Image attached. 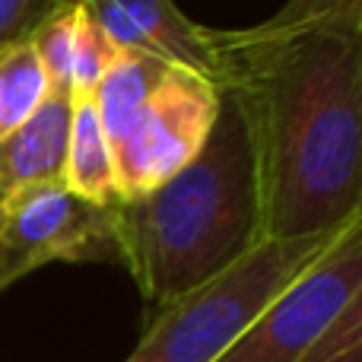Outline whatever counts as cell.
Here are the masks:
<instances>
[{"instance_id":"1","label":"cell","mask_w":362,"mask_h":362,"mask_svg":"<svg viewBox=\"0 0 362 362\" xmlns=\"http://www.w3.org/2000/svg\"><path fill=\"white\" fill-rule=\"evenodd\" d=\"M213 51L255 159V245L362 213V0H289L251 29H213Z\"/></svg>"},{"instance_id":"2","label":"cell","mask_w":362,"mask_h":362,"mask_svg":"<svg viewBox=\"0 0 362 362\" xmlns=\"http://www.w3.org/2000/svg\"><path fill=\"white\" fill-rule=\"evenodd\" d=\"M118 232L121 264L153 312L204 286L255 245V159L226 95L200 156L153 191L118 204Z\"/></svg>"},{"instance_id":"3","label":"cell","mask_w":362,"mask_h":362,"mask_svg":"<svg viewBox=\"0 0 362 362\" xmlns=\"http://www.w3.org/2000/svg\"><path fill=\"white\" fill-rule=\"evenodd\" d=\"M334 232L251 245L223 274L156 308L124 362H213L327 248Z\"/></svg>"},{"instance_id":"4","label":"cell","mask_w":362,"mask_h":362,"mask_svg":"<svg viewBox=\"0 0 362 362\" xmlns=\"http://www.w3.org/2000/svg\"><path fill=\"white\" fill-rule=\"evenodd\" d=\"M356 296H362V213L346 219L327 248L213 362H299Z\"/></svg>"},{"instance_id":"5","label":"cell","mask_w":362,"mask_h":362,"mask_svg":"<svg viewBox=\"0 0 362 362\" xmlns=\"http://www.w3.org/2000/svg\"><path fill=\"white\" fill-rule=\"evenodd\" d=\"M54 261L121 264L118 206H99L64 185L19 194L0 210V293Z\"/></svg>"},{"instance_id":"6","label":"cell","mask_w":362,"mask_h":362,"mask_svg":"<svg viewBox=\"0 0 362 362\" xmlns=\"http://www.w3.org/2000/svg\"><path fill=\"white\" fill-rule=\"evenodd\" d=\"M219 86L185 67H169L127 137L115 146L121 204L178 175L200 156L219 115Z\"/></svg>"},{"instance_id":"7","label":"cell","mask_w":362,"mask_h":362,"mask_svg":"<svg viewBox=\"0 0 362 362\" xmlns=\"http://www.w3.org/2000/svg\"><path fill=\"white\" fill-rule=\"evenodd\" d=\"M83 6L118 51H137L206 80L216 74L213 29L185 16L172 0H83Z\"/></svg>"},{"instance_id":"8","label":"cell","mask_w":362,"mask_h":362,"mask_svg":"<svg viewBox=\"0 0 362 362\" xmlns=\"http://www.w3.org/2000/svg\"><path fill=\"white\" fill-rule=\"evenodd\" d=\"M74 99L48 95L35 115L0 140V210L19 194L64 185Z\"/></svg>"},{"instance_id":"9","label":"cell","mask_w":362,"mask_h":362,"mask_svg":"<svg viewBox=\"0 0 362 362\" xmlns=\"http://www.w3.org/2000/svg\"><path fill=\"white\" fill-rule=\"evenodd\" d=\"M64 187L76 197L99 206H118V165L115 150L99 124L93 99H76L70 115V140H67V165H64Z\"/></svg>"},{"instance_id":"10","label":"cell","mask_w":362,"mask_h":362,"mask_svg":"<svg viewBox=\"0 0 362 362\" xmlns=\"http://www.w3.org/2000/svg\"><path fill=\"white\" fill-rule=\"evenodd\" d=\"M165 70L169 64L156 61V57L137 54V51H118V57L112 61V67L105 70V76L93 93V108L99 115V124L112 150L127 137V131L150 102L153 89L165 76Z\"/></svg>"},{"instance_id":"11","label":"cell","mask_w":362,"mask_h":362,"mask_svg":"<svg viewBox=\"0 0 362 362\" xmlns=\"http://www.w3.org/2000/svg\"><path fill=\"white\" fill-rule=\"evenodd\" d=\"M48 99V76L35 54V45L25 42L0 57V140L32 118Z\"/></svg>"},{"instance_id":"12","label":"cell","mask_w":362,"mask_h":362,"mask_svg":"<svg viewBox=\"0 0 362 362\" xmlns=\"http://www.w3.org/2000/svg\"><path fill=\"white\" fill-rule=\"evenodd\" d=\"M76 6H57L45 25L32 35L35 54L48 76V95H64L74 99V86H70V74H74V25H76Z\"/></svg>"},{"instance_id":"13","label":"cell","mask_w":362,"mask_h":362,"mask_svg":"<svg viewBox=\"0 0 362 362\" xmlns=\"http://www.w3.org/2000/svg\"><path fill=\"white\" fill-rule=\"evenodd\" d=\"M115 57H118V48L112 45V38L99 29V23H95L86 13V6L80 4V10H76V25H74V74H70L74 102L93 99L95 86H99V80L105 76V70L112 67Z\"/></svg>"},{"instance_id":"14","label":"cell","mask_w":362,"mask_h":362,"mask_svg":"<svg viewBox=\"0 0 362 362\" xmlns=\"http://www.w3.org/2000/svg\"><path fill=\"white\" fill-rule=\"evenodd\" d=\"M299 362H362V296L340 308Z\"/></svg>"},{"instance_id":"15","label":"cell","mask_w":362,"mask_h":362,"mask_svg":"<svg viewBox=\"0 0 362 362\" xmlns=\"http://www.w3.org/2000/svg\"><path fill=\"white\" fill-rule=\"evenodd\" d=\"M61 0H0V57L32 42Z\"/></svg>"},{"instance_id":"16","label":"cell","mask_w":362,"mask_h":362,"mask_svg":"<svg viewBox=\"0 0 362 362\" xmlns=\"http://www.w3.org/2000/svg\"><path fill=\"white\" fill-rule=\"evenodd\" d=\"M76 4H83V0H61V6H76Z\"/></svg>"}]
</instances>
